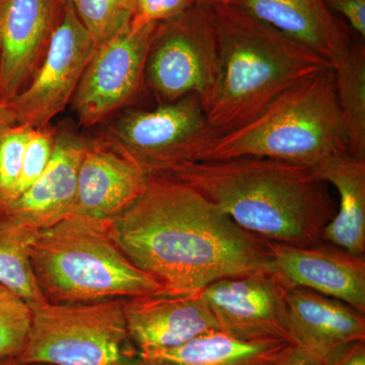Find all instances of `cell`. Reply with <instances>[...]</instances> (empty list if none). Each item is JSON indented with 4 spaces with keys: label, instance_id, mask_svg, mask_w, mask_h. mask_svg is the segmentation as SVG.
I'll return each mask as SVG.
<instances>
[{
    "label": "cell",
    "instance_id": "1",
    "mask_svg": "<svg viewBox=\"0 0 365 365\" xmlns=\"http://www.w3.org/2000/svg\"><path fill=\"white\" fill-rule=\"evenodd\" d=\"M110 225L129 260L165 292H200L225 278L275 269L268 241L173 178L151 177L140 198Z\"/></svg>",
    "mask_w": 365,
    "mask_h": 365
},
{
    "label": "cell",
    "instance_id": "2",
    "mask_svg": "<svg viewBox=\"0 0 365 365\" xmlns=\"http://www.w3.org/2000/svg\"><path fill=\"white\" fill-rule=\"evenodd\" d=\"M169 178L193 187L239 227L271 242L316 246L336 213L314 170L262 158L190 163Z\"/></svg>",
    "mask_w": 365,
    "mask_h": 365
},
{
    "label": "cell",
    "instance_id": "3",
    "mask_svg": "<svg viewBox=\"0 0 365 365\" xmlns=\"http://www.w3.org/2000/svg\"><path fill=\"white\" fill-rule=\"evenodd\" d=\"M220 43V72L202 103L218 135L249 122L278 96L332 67L306 46L227 2H208Z\"/></svg>",
    "mask_w": 365,
    "mask_h": 365
},
{
    "label": "cell",
    "instance_id": "4",
    "mask_svg": "<svg viewBox=\"0 0 365 365\" xmlns=\"http://www.w3.org/2000/svg\"><path fill=\"white\" fill-rule=\"evenodd\" d=\"M110 222L73 213L29 235L26 250L48 302L90 304L165 290L129 260L113 237Z\"/></svg>",
    "mask_w": 365,
    "mask_h": 365
},
{
    "label": "cell",
    "instance_id": "5",
    "mask_svg": "<svg viewBox=\"0 0 365 365\" xmlns=\"http://www.w3.org/2000/svg\"><path fill=\"white\" fill-rule=\"evenodd\" d=\"M344 153L347 135L329 66L281 93L247 123L216 137L201 162L262 158L314 170Z\"/></svg>",
    "mask_w": 365,
    "mask_h": 365
},
{
    "label": "cell",
    "instance_id": "6",
    "mask_svg": "<svg viewBox=\"0 0 365 365\" xmlns=\"http://www.w3.org/2000/svg\"><path fill=\"white\" fill-rule=\"evenodd\" d=\"M124 299L30 307V331L16 361L26 365H141Z\"/></svg>",
    "mask_w": 365,
    "mask_h": 365
},
{
    "label": "cell",
    "instance_id": "7",
    "mask_svg": "<svg viewBox=\"0 0 365 365\" xmlns=\"http://www.w3.org/2000/svg\"><path fill=\"white\" fill-rule=\"evenodd\" d=\"M217 136L200 98L191 95L157 109H125L98 137L151 178L201 162Z\"/></svg>",
    "mask_w": 365,
    "mask_h": 365
},
{
    "label": "cell",
    "instance_id": "8",
    "mask_svg": "<svg viewBox=\"0 0 365 365\" xmlns=\"http://www.w3.org/2000/svg\"><path fill=\"white\" fill-rule=\"evenodd\" d=\"M220 43L208 2L158 23L146 56L145 90L160 104L197 96L201 104L215 88L220 72Z\"/></svg>",
    "mask_w": 365,
    "mask_h": 365
},
{
    "label": "cell",
    "instance_id": "9",
    "mask_svg": "<svg viewBox=\"0 0 365 365\" xmlns=\"http://www.w3.org/2000/svg\"><path fill=\"white\" fill-rule=\"evenodd\" d=\"M95 49L88 31L66 0L39 68L23 91L0 104L4 124L31 130L49 127L71 104Z\"/></svg>",
    "mask_w": 365,
    "mask_h": 365
},
{
    "label": "cell",
    "instance_id": "10",
    "mask_svg": "<svg viewBox=\"0 0 365 365\" xmlns=\"http://www.w3.org/2000/svg\"><path fill=\"white\" fill-rule=\"evenodd\" d=\"M158 24H128L96 48L71 102L81 125L95 126L140 96L146 56Z\"/></svg>",
    "mask_w": 365,
    "mask_h": 365
},
{
    "label": "cell",
    "instance_id": "11",
    "mask_svg": "<svg viewBox=\"0 0 365 365\" xmlns=\"http://www.w3.org/2000/svg\"><path fill=\"white\" fill-rule=\"evenodd\" d=\"M289 288L273 269L215 281L202 289V294L222 333L242 341L290 343Z\"/></svg>",
    "mask_w": 365,
    "mask_h": 365
},
{
    "label": "cell",
    "instance_id": "12",
    "mask_svg": "<svg viewBox=\"0 0 365 365\" xmlns=\"http://www.w3.org/2000/svg\"><path fill=\"white\" fill-rule=\"evenodd\" d=\"M64 1H0V104L23 91L39 68Z\"/></svg>",
    "mask_w": 365,
    "mask_h": 365
},
{
    "label": "cell",
    "instance_id": "13",
    "mask_svg": "<svg viewBox=\"0 0 365 365\" xmlns=\"http://www.w3.org/2000/svg\"><path fill=\"white\" fill-rule=\"evenodd\" d=\"M86 143L68 133L56 134L47 169L30 188L0 207V225L33 234L73 215L79 165Z\"/></svg>",
    "mask_w": 365,
    "mask_h": 365
},
{
    "label": "cell",
    "instance_id": "14",
    "mask_svg": "<svg viewBox=\"0 0 365 365\" xmlns=\"http://www.w3.org/2000/svg\"><path fill=\"white\" fill-rule=\"evenodd\" d=\"M132 342L139 351L170 349L199 336L220 331L202 290L170 292L123 300Z\"/></svg>",
    "mask_w": 365,
    "mask_h": 365
},
{
    "label": "cell",
    "instance_id": "15",
    "mask_svg": "<svg viewBox=\"0 0 365 365\" xmlns=\"http://www.w3.org/2000/svg\"><path fill=\"white\" fill-rule=\"evenodd\" d=\"M268 242L274 268L288 287L307 288L365 314V258L325 242L309 247Z\"/></svg>",
    "mask_w": 365,
    "mask_h": 365
},
{
    "label": "cell",
    "instance_id": "16",
    "mask_svg": "<svg viewBox=\"0 0 365 365\" xmlns=\"http://www.w3.org/2000/svg\"><path fill=\"white\" fill-rule=\"evenodd\" d=\"M150 177L101 137L86 143L79 165L76 215L111 220L140 198Z\"/></svg>",
    "mask_w": 365,
    "mask_h": 365
},
{
    "label": "cell",
    "instance_id": "17",
    "mask_svg": "<svg viewBox=\"0 0 365 365\" xmlns=\"http://www.w3.org/2000/svg\"><path fill=\"white\" fill-rule=\"evenodd\" d=\"M287 306L292 345L325 362L344 346L365 340V314L341 300L290 287Z\"/></svg>",
    "mask_w": 365,
    "mask_h": 365
},
{
    "label": "cell",
    "instance_id": "18",
    "mask_svg": "<svg viewBox=\"0 0 365 365\" xmlns=\"http://www.w3.org/2000/svg\"><path fill=\"white\" fill-rule=\"evenodd\" d=\"M284 34L326 60L333 68L351 43L325 0H222Z\"/></svg>",
    "mask_w": 365,
    "mask_h": 365
},
{
    "label": "cell",
    "instance_id": "19",
    "mask_svg": "<svg viewBox=\"0 0 365 365\" xmlns=\"http://www.w3.org/2000/svg\"><path fill=\"white\" fill-rule=\"evenodd\" d=\"M313 170L339 195L335 215L324 228L322 241L364 258L365 160L344 153Z\"/></svg>",
    "mask_w": 365,
    "mask_h": 365
},
{
    "label": "cell",
    "instance_id": "20",
    "mask_svg": "<svg viewBox=\"0 0 365 365\" xmlns=\"http://www.w3.org/2000/svg\"><path fill=\"white\" fill-rule=\"evenodd\" d=\"M285 340L242 341L222 331L204 334L170 349L141 353V365H277Z\"/></svg>",
    "mask_w": 365,
    "mask_h": 365
},
{
    "label": "cell",
    "instance_id": "21",
    "mask_svg": "<svg viewBox=\"0 0 365 365\" xmlns=\"http://www.w3.org/2000/svg\"><path fill=\"white\" fill-rule=\"evenodd\" d=\"M334 72L336 101L347 135L348 153L365 160L364 45H351L347 56Z\"/></svg>",
    "mask_w": 365,
    "mask_h": 365
},
{
    "label": "cell",
    "instance_id": "22",
    "mask_svg": "<svg viewBox=\"0 0 365 365\" xmlns=\"http://www.w3.org/2000/svg\"><path fill=\"white\" fill-rule=\"evenodd\" d=\"M29 235L0 225V285L33 307L48 300L38 285L26 250Z\"/></svg>",
    "mask_w": 365,
    "mask_h": 365
},
{
    "label": "cell",
    "instance_id": "23",
    "mask_svg": "<svg viewBox=\"0 0 365 365\" xmlns=\"http://www.w3.org/2000/svg\"><path fill=\"white\" fill-rule=\"evenodd\" d=\"M97 48L130 24L135 0H69Z\"/></svg>",
    "mask_w": 365,
    "mask_h": 365
},
{
    "label": "cell",
    "instance_id": "24",
    "mask_svg": "<svg viewBox=\"0 0 365 365\" xmlns=\"http://www.w3.org/2000/svg\"><path fill=\"white\" fill-rule=\"evenodd\" d=\"M30 133L23 126L0 127V207L13 200Z\"/></svg>",
    "mask_w": 365,
    "mask_h": 365
},
{
    "label": "cell",
    "instance_id": "25",
    "mask_svg": "<svg viewBox=\"0 0 365 365\" xmlns=\"http://www.w3.org/2000/svg\"><path fill=\"white\" fill-rule=\"evenodd\" d=\"M32 311L14 297L0 300V364L18 359L30 331Z\"/></svg>",
    "mask_w": 365,
    "mask_h": 365
},
{
    "label": "cell",
    "instance_id": "26",
    "mask_svg": "<svg viewBox=\"0 0 365 365\" xmlns=\"http://www.w3.org/2000/svg\"><path fill=\"white\" fill-rule=\"evenodd\" d=\"M55 138L56 133L49 127L31 130L13 200L30 188L47 169L54 151Z\"/></svg>",
    "mask_w": 365,
    "mask_h": 365
},
{
    "label": "cell",
    "instance_id": "27",
    "mask_svg": "<svg viewBox=\"0 0 365 365\" xmlns=\"http://www.w3.org/2000/svg\"><path fill=\"white\" fill-rule=\"evenodd\" d=\"M197 0H135L131 23L137 26L158 24L179 16Z\"/></svg>",
    "mask_w": 365,
    "mask_h": 365
},
{
    "label": "cell",
    "instance_id": "28",
    "mask_svg": "<svg viewBox=\"0 0 365 365\" xmlns=\"http://www.w3.org/2000/svg\"><path fill=\"white\" fill-rule=\"evenodd\" d=\"M332 11H337L347 20L362 40L365 38V0H325Z\"/></svg>",
    "mask_w": 365,
    "mask_h": 365
},
{
    "label": "cell",
    "instance_id": "29",
    "mask_svg": "<svg viewBox=\"0 0 365 365\" xmlns=\"http://www.w3.org/2000/svg\"><path fill=\"white\" fill-rule=\"evenodd\" d=\"M326 365H365V340L341 348L327 360Z\"/></svg>",
    "mask_w": 365,
    "mask_h": 365
},
{
    "label": "cell",
    "instance_id": "30",
    "mask_svg": "<svg viewBox=\"0 0 365 365\" xmlns=\"http://www.w3.org/2000/svg\"><path fill=\"white\" fill-rule=\"evenodd\" d=\"M277 365H326V362L297 346L290 345Z\"/></svg>",
    "mask_w": 365,
    "mask_h": 365
},
{
    "label": "cell",
    "instance_id": "31",
    "mask_svg": "<svg viewBox=\"0 0 365 365\" xmlns=\"http://www.w3.org/2000/svg\"><path fill=\"white\" fill-rule=\"evenodd\" d=\"M16 297V295H14L11 294V292H9L6 288H4L2 287V285H0V300L11 299V297Z\"/></svg>",
    "mask_w": 365,
    "mask_h": 365
},
{
    "label": "cell",
    "instance_id": "32",
    "mask_svg": "<svg viewBox=\"0 0 365 365\" xmlns=\"http://www.w3.org/2000/svg\"><path fill=\"white\" fill-rule=\"evenodd\" d=\"M0 365H19V364H16V361H14V360H11V361L4 362V364H1Z\"/></svg>",
    "mask_w": 365,
    "mask_h": 365
},
{
    "label": "cell",
    "instance_id": "33",
    "mask_svg": "<svg viewBox=\"0 0 365 365\" xmlns=\"http://www.w3.org/2000/svg\"><path fill=\"white\" fill-rule=\"evenodd\" d=\"M201 1H205V2H218L222 1V0H201Z\"/></svg>",
    "mask_w": 365,
    "mask_h": 365
},
{
    "label": "cell",
    "instance_id": "34",
    "mask_svg": "<svg viewBox=\"0 0 365 365\" xmlns=\"http://www.w3.org/2000/svg\"><path fill=\"white\" fill-rule=\"evenodd\" d=\"M4 124V120H2L1 115H0V127Z\"/></svg>",
    "mask_w": 365,
    "mask_h": 365
},
{
    "label": "cell",
    "instance_id": "35",
    "mask_svg": "<svg viewBox=\"0 0 365 365\" xmlns=\"http://www.w3.org/2000/svg\"><path fill=\"white\" fill-rule=\"evenodd\" d=\"M0 1H1V0H0Z\"/></svg>",
    "mask_w": 365,
    "mask_h": 365
}]
</instances>
